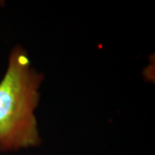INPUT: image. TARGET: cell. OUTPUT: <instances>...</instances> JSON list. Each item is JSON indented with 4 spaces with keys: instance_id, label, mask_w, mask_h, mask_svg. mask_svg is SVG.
Listing matches in <instances>:
<instances>
[{
    "instance_id": "1",
    "label": "cell",
    "mask_w": 155,
    "mask_h": 155,
    "mask_svg": "<svg viewBox=\"0 0 155 155\" xmlns=\"http://www.w3.org/2000/svg\"><path fill=\"white\" fill-rule=\"evenodd\" d=\"M42 78V74L31 68L26 51L16 47L0 81V151L40 144L35 110Z\"/></svg>"
}]
</instances>
